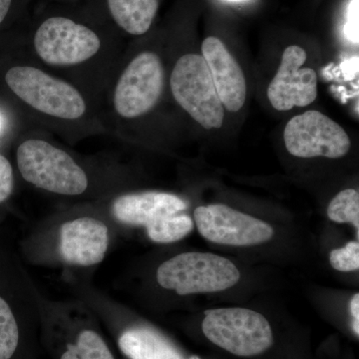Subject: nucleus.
<instances>
[{
    "instance_id": "1",
    "label": "nucleus",
    "mask_w": 359,
    "mask_h": 359,
    "mask_svg": "<svg viewBox=\"0 0 359 359\" xmlns=\"http://www.w3.org/2000/svg\"><path fill=\"white\" fill-rule=\"evenodd\" d=\"M123 37L101 0L73 4L40 1L25 29L30 55L45 69L84 91L101 111L125 51Z\"/></svg>"
},
{
    "instance_id": "2",
    "label": "nucleus",
    "mask_w": 359,
    "mask_h": 359,
    "mask_svg": "<svg viewBox=\"0 0 359 359\" xmlns=\"http://www.w3.org/2000/svg\"><path fill=\"white\" fill-rule=\"evenodd\" d=\"M23 23L0 33V100L25 128L56 135L75 145L108 136L102 111L74 84L45 69L26 49Z\"/></svg>"
},
{
    "instance_id": "3",
    "label": "nucleus",
    "mask_w": 359,
    "mask_h": 359,
    "mask_svg": "<svg viewBox=\"0 0 359 359\" xmlns=\"http://www.w3.org/2000/svg\"><path fill=\"white\" fill-rule=\"evenodd\" d=\"M18 136L16 167L40 192L78 204L128 191L125 168L114 158L79 154L39 129L25 128Z\"/></svg>"
},
{
    "instance_id": "4",
    "label": "nucleus",
    "mask_w": 359,
    "mask_h": 359,
    "mask_svg": "<svg viewBox=\"0 0 359 359\" xmlns=\"http://www.w3.org/2000/svg\"><path fill=\"white\" fill-rule=\"evenodd\" d=\"M116 226L102 201L78 203L37 224L25 255L34 266L93 268L107 257Z\"/></svg>"
},
{
    "instance_id": "5",
    "label": "nucleus",
    "mask_w": 359,
    "mask_h": 359,
    "mask_svg": "<svg viewBox=\"0 0 359 359\" xmlns=\"http://www.w3.org/2000/svg\"><path fill=\"white\" fill-rule=\"evenodd\" d=\"M166 80L164 61L157 51L125 50L103 98L102 116L108 133L127 138L135 123L159 106Z\"/></svg>"
},
{
    "instance_id": "6",
    "label": "nucleus",
    "mask_w": 359,
    "mask_h": 359,
    "mask_svg": "<svg viewBox=\"0 0 359 359\" xmlns=\"http://www.w3.org/2000/svg\"><path fill=\"white\" fill-rule=\"evenodd\" d=\"M40 327L55 359H116L99 318L83 299L40 297Z\"/></svg>"
},
{
    "instance_id": "7",
    "label": "nucleus",
    "mask_w": 359,
    "mask_h": 359,
    "mask_svg": "<svg viewBox=\"0 0 359 359\" xmlns=\"http://www.w3.org/2000/svg\"><path fill=\"white\" fill-rule=\"evenodd\" d=\"M156 282L163 290L178 295L208 294L231 289L241 273L226 257L210 252H182L158 266Z\"/></svg>"
},
{
    "instance_id": "8",
    "label": "nucleus",
    "mask_w": 359,
    "mask_h": 359,
    "mask_svg": "<svg viewBox=\"0 0 359 359\" xmlns=\"http://www.w3.org/2000/svg\"><path fill=\"white\" fill-rule=\"evenodd\" d=\"M169 86L176 103L201 126L221 128L224 108L202 55L180 56L170 73Z\"/></svg>"
},
{
    "instance_id": "9",
    "label": "nucleus",
    "mask_w": 359,
    "mask_h": 359,
    "mask_svg": "<svg viewBox=\"0 0 359 359\" xmlns=\"http://www.w3.org/2000/svg\"><path fill=\"white\" fill-rule=\"evenodd\" d=\"M202 330L212 344L241 358L259 355L273 344V330L268 320L252 309L208 311Z\"/></svg>"
},
{
    "instance_id": "10",
    "label": "nucleus",
    "mask_w": 359,
    "mask_h": 359,
    "mask_svg": "<svg viewBox=\"0 0 359 359\" xmlns=\"http://www.w3.org/2000/svg\"><path fill=\"white\" fill-rule=\"evenodd\" d=\"M283 140L290 154L299 158L339 159L348 153L351 144L339 124L316 110L292 118L285 126Z\"/></svg>"
},
{
    "instance_id": "11",
    "label": "nucleus",
    "mask_w": 359,
    "mask_h": 359,
    "mask_svg": "<svg viewBox=\"0 0 359 359\" xmlns=\"http://www.w3.org/2000/svg\"><path fill=\"white\" fill-rule=\"evenodd\" d=\"M201 235L216 244L238 245H261L273 237V226L229 205H202L194 212Z\"/></svg>"
},
{
    "instance_id": "12",
    "label": "nucleus",
    "mask_w": 359,
    "mask_h": 359,
    "mask_svg": "<svg viewBox=\"0 0 359 359\" xmlns=\"http://www.w3.org/2000/svg\"><path fill=\"white\" fill-rule=\"evenodd\" d=\"M306 52L297 45L287 47L282 62L268 88L271 106L278 111L311 105L318 97V74L313 68H304Z\"/></svg>"
},
{
    "instance_id": "13",
    "label": "nucleus",
    "mask_w": 359,
    "mask_h": 359,
    "mask_svg": "<svg viewBox=\"0 0 359 359\" xmlns=\"http://www.w3.org/2000/svg\"><path fill=\"white\" fill-rule=\"evenodd\" d=\"M102 204L116 224L144 228L161 219L181 214L189 205L178 195L157 191H127L102 200Z\"/></svg>"
},
{
    "instance_id": "14",
    "label": "nucleus",
    "mask_w": 359,
    "mask_h": 359,
    "mask_svg": "<svg viewBox=\"0 0 359 359\" xmlns=\"http://www.w3.org/2000/svg\"><path fill=\"white\" fill-rule=\"evenodd\" d=\"M202 53L224 107L231 112H238L247 98V83L242 68L217 37L204 40Z\"/></svg>"
},
{
    "instance_id": "15",
    "label": "nucleus",
    "mask_w": 359,
    "mask_h": 359,
    "mask_svg": "<svg viewBox=\"0 0 359 359\" xmlns=\"http://www.w3.org/2000/svg\"><path fill=\"white\" fill-rule=\"evenodd\" d=\"M111 21L124 36L142 37L154 25L160 0H101Z\"/></svg>"
},
{
    "instance_id": "16",
    "label": "nucleus",
    "mask_w": 359,
    "mask_h": 359,
    "mask_svg": "<svg viewBox=\"0 0 359 359\" xmlns=\"http://www.w3.org/2000/svg\"><path fill=\"white\" fill-rule=\"evenodd\" d=\"M21 344V327L18 311L0 294V359H13Z\"/></svg>"
},
{
    "instance_id": "17",
    "label": "nucleus",
    "mask_w": 359,
    "mask_h": 359,
    "mask_svg": "<svg viewBox=\"0 0 359 359\" xmlns=\"http://www.w3.org/2000/svg\"><path fill=\"white\" fill-rule=\"evenodd\" d=\"M194 229V222L188 215L166 217L145 226L148 238L157 244H171L188 236Z\"/></svg>"
},
{
    "instance_id": "18",
    "label": "nucleus",
    "mask_w": 359,
    "mask_h": 359,
    "mask_svg": "<svg viewBox=\"0 0 359 359\" xmlns=\"http://www.w3.org/2000/svg\"><path fill=\"white\" fill-rule=\"evenodd\" d=\"M330 221L337 224L351 223L359 231V194L353 189H346L337 194L327 208Z\"/></svg>"
},
{
    "instance_id": "19",
    "label": "nucleus",
    "mask_w": 359,
    "mask_h": 359,
    "mask_svg": "<svg viewBox=\"0 0 359 359\" xmlns=\"http://www.w3.org/2000/svg\"><path fill=\"white\" fill-rule=\"evenodd\" d=\"M32 0H0V33L18 27L29 18Z\"/></svg>"
},
{
    "instance_id": "20",
    "label": "nucleus",
    "mask_w": 359,
    "mask_h": 359,
    "mask_svg": "<svg viewBox=\"0 0 359 359\" xmlns=\"http://www.w3.org/2000/svg\"><path fill=\"white\" fill-rule=\"evenodd\" d=\"M330 263L337 271L347 273L359 269V243L358 241L349 242L340 249L332 250L330 254Z\"/></svg>"
},
{
    "instance_id": "21",
    "label": "nucleus",
    "mask_w": 359,
    "mask_h": 359,
    "mask_svg": "<svg viewBox=\"0 0 359 359\" xmlns=\"http://www.w3.org/2000/svg\"><path fill=\"white\" fill-rule=\"evenodd\" d=\"M15 185L14 170L11 161L0 153V204L11 199Z\"/></svg>"
},
{
    "instance_id": "22",
    "label": "nucleus",
    "mask_w": 359,
    "mask_h": 359,
    "mask_svg": "<svg viewBox=\"0 0 359 359\" xmlns=\"http://www.w3.org/2000/svg\"><path fill=\"white\" fill-rule=\"evenodd\" d=\"M359 0H351L347 8V20L344 26L346 39L353 44H358Z\"/></svg>"
},
{
    "instance_id": "23",
    "label": "nucleus",
    "mask_w": 359,
    "mask_h": 359,
    "mask_svg": "<svg viewBox=\"0 0 359 359\" xmlns=\"http://www.w3.org/2000/svg\"><path fill=\"white\" fill-rule=\"evenodd\" d=\"M351 313L353 318V327L356 337L359 334V294L353 295L351 302Z\"/></svg>"
},
{
    "instance_id": "24",
    "label": "nucleus",
    "mask_w": 359,
    "mask_h": 359,
    "mask_svg": "<svg viewBox=\"0 0 359 359\" xmlns=\"http://www.w3.org/2000/svg\"><path fill=\"white\" fill-rule=\"evenodd\" d=\"M39 1L52 2V4H80V2L88 1V0H39Z\"/></svg>"
},
{
    "instance_id": "25",
    "label": "nucleus",
    "mask_w": 359,
    "mask_h": 359,
    "mask_svg": "<svg viewBox=\"0 0 359 359\" xmlns=\"http://www.w3.org/2000/svg\"><path fill=\"white\" fill-rule=\"evenodd\" d=\"M226 1H229V2H243V1H245V0H226Z\"/></svg>"
}]
</instances>
